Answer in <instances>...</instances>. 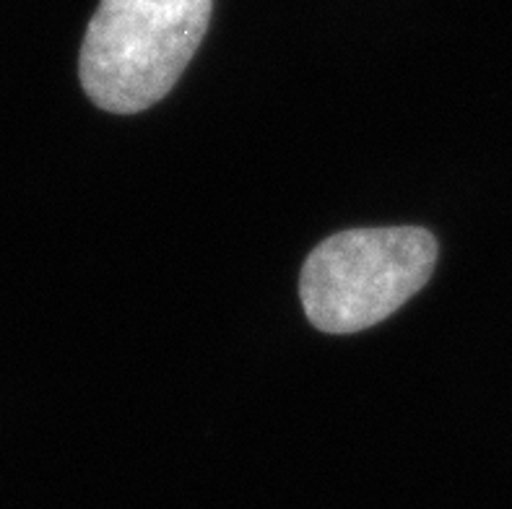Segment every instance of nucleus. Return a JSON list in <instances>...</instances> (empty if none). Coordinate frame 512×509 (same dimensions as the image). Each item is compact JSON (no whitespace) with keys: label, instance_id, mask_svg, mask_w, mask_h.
<instances>
[{"label":"nucleus","instance_id":"f257e3e1","mask_svg":"<svg viewBox=\"0 0 512 509\" xmlns=\"http://www.w3.org/2000/svg\"><path fill=\"white\" fill-rule=\"evenodd\" d=\"M208 19L211 0H102L81 45V86L115 115L149 110L188 68Z\"/></svg>","mask_w":512,"mask_h":509},{"label":"nucleus","instance_id":"f03ea898","mask_svg":"<svg viewBox=\"0 0 512 509\" xmlns=\"http://www.w3.org/2000/svg\"><path fill=\"white\" fill-rule=\"evenodd\" d=\"M435 263L437 242L427 229H351L310 252L299 297L318 330L333 336L359 333L383 323L422 291Z\"/></svg>","mask_w":512,"mask_h":509}]
</instances>
